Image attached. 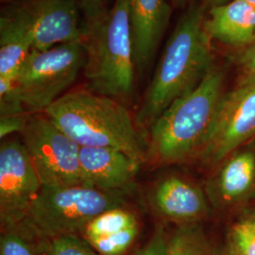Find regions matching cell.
Masks as SVG:
<instances>
[{
    "instance_id": "cell-29",
    "label": "cell",
    "mask_w": 255,
    "mask_h": 255,
    "mask_svg": "<svg viewBox=\"0 0 255 255\" xmlns=\"http://www.w3.org/2000/svg\"><path fill=\"white\" fill-rule=\"evenodd\" d=\"M237 255V254L235 253V251L233 250V248L229 245L227 249H225L223 252H221L219 255Z\"/></svg>"
},
{
    "instance_id": "cell-11",
    "label": "cell",
    "mask_w": 255,
    "mask_h": 255,
    "mask_svg": "<svg viewBox=\"0 0 255 255\" xmlns=\"http://www.w3.org/2000/svg\"><path fill=\"white\" fill-rule=\"evenodd\" d=\"M80 163L86 185L104 191L126 193L132 189L141 165L121 150L88 146L81 147Z\"/></svg>"
},
{
    "instance_id": "cell-7",
    "label": "cell",
    "mask_w": 255,
    "mask_h": 255,
    "mask_svg": "<svg viewBox=\"0 0 255 255\" xmlns=\"http://www.w3.org/2000/svg\"><path fill=\"white\" fill-rule=\"evenodd\" d=\"M22 136L42 186L86 185L80 163L81 146L45 114L29 115Z\"/></svg>"
},
{
    "instance_id": "cell-15",
    "label": "cell",
    "mask_w": 255,
    "mask_h": 255,
    "mask_svg": "<svg viewBox=\"0 0 255 255\" xmlns=\"http://www.w3.org/2000/svg\"><path fill=\"white\" fill-rule=\"evenodd\" d=\"M204 27L212 41L244 48L255 43V8L242 0H230L207 10Z\"/></svg>"
},
{
    "instance_id": "cell-1",
    "label": "cell",
    "mask_w": 255,
    "mask_h": 255,
    "mask_svg": "<svg viewBox=\"0 0 255 255\" xmlns=\"http://www.w3.org/2000/svg\"><path fill=\"white\" fill-rule=\"evenodd\" d=\"M206 12L195 0L174 27L137 113L142 131L148 130L174 101L193 90L215 64L212 40L204 27Z\"/></svg>"
},
{
    "instance_id": "cell-26",
    "label": "cell",
    "mask_w": 255,
    "mask_h": 255,
    "mask_svg": "<svg viewBox=\"0 0 255 255\" xmlns=\"http://www.w3.org/2000/svg\"><path fill=\"white\" fill-rule=\"evenodd\" d=\"M29 114L13 115L0 117V137L1 139L13 134L15 132H21L27 125Z\"/></svg>"
},
{
    "instance_id": "cell-23",
    "label": "cell",
    "mask_w": 255,
    "mask_h": 255,
    "mask_svg": "<svg viewBox=\"0 0 255 255\" xmlns=\"http://www.w3.org/2000/svg\"><path fill=\"white\" fill-rule=\"evenodd\" d=\"M234 61L240 71L239 81H255V43L239 49Z\"/></svg>"
},
{
    "instance_id": "cell-6",
    "label": "cell",
    "mask_w": 255,
    "mask_h": 255,
    "mask_svg": "<svg viewBox=\"0 0 255 255\" xmlns=\"http://www.w3.org/2000/svg\"><path fill=\"white\" fill-rule=\"evenodd\" d=\"M82 43L32 50L16 77V91L27 114H43L64 96L84 68Z\"/></svg>"
},
{
    "instance_id": "cell-12",
    "label": "cell",
    "mask_w": 255,
    "mask_h": 255,
    "mask_svg": "<svg viewBox=\"0 0 255 255\" xmlns=\"http://www.w3.org/2000/svg\"><path fill=\"white\" fill-rule=\"evenodd\" d=\"M169 0H129V18L137 73L152 63L171 18Z\"/></svg>"
},
{
    "instance_id": "cell-30",
    "label": "cell",
    "mask_w": 255,
    "mask_h": 255,
    "mask_svg": "<svg viewBox=\"0 0 255 255\" xmlns=\"http://www.w3.org/2000/svg\"><path fill=\"white\" fill-rule=\"evenodd\" d=\"M242 1H245L248 4H250L251 6H253L254 8H255V0H242Z\"/></svg>"
},
{
    "instance_id": "cell-16",
    "label": "cell",
    "mask_w": 255,
    "mask_h": 255,
    "mask_svg": "<svg viewBox=\"0 0 255 255\" xmlns=\"http://www.w3.org/2000/svg\"><path fill=\"white\" fill-rule=\"evenodd\" d=\"M33 50L26 27L6 10L0 16V80H15Z\"/></svg>"
},
{
    "instance_id": "cell-4",
    "label": "cell",
    "mask_w": 255,
    "mask_h": 255,
    "mask_svg": "<svg viewBox=\"0 0 255 255\" xmlns=\"http://www.w3.org/2000/svg\"><path fill=\"white\" fill-rule=\"evenodd\" d=\"M87 89L125 105L134 93L136 65L129 0H114L101 16L82 25Z\"/></svg>"
},
{
    "instance_id": "cell-18",
    "label": "cell",
    "mask_w": 255,
    "mask_h": 255,
    "mask_svg": "<svg viewBox=\"0 0 255 255\" xmlns=\"http://www.w3.org/2000/svg\"><path fill=\"white\" fill-rule=\"evenodd\" d=\"M166 255H214L199 223L180 225L169 238Z\"/></svg>"
},
{
    "instance_id": "cell-17",
    "label": "cell",
    "mask_w": 255,
    "mask_h": 255,
    "mask_svg": "<svg viewBox=\"0 0 255 255\" xmlns=\"http://www.w3.org/2000/svg\"><path fill=\"white\" fill-rule=\"evenodd\" d=\"M137 226H139V222L136 215L122 206L107 210L96 217L84 227L80 236L85 241H88L96 237L112 236Z\"/></svg>"
},
{
    "instance_id": "cell-3",
    "label": "cell",
    "mask_w": 255,
    "mask_h": 255,
    "mask_svg": "<svg viewBox=\"0 0 255 255\" xmlns=\"http://www.w3.org/2000/svg\"><path fill=\"white\" fill-rule=\"evenodd\" d=\"M57 127L79 146L121 150L139 163L146 144L127 107L89 89L67 92L45 111Z\"/></svg>"
},
{
    "instance_id": "cell-5",
    "label": "cell",
    "mask_w": 255,
    "mask_h": 255,
    "mask_svg": "<svg viewBox=\"0 0 255 255\" xmlns=\"http://www.w3.org/2000/svg\"><path fill=\"white\" fill-rule=\"evenodd\" d=\"M126 194L87 185L42 186L25 222L40 238L80 236L103 212L125 206Z\"/></svg>"
},
{
    "instance_id": "cell-27",
    "label": "cell",
    "mask_w": 255,
    "mask_h": 255,
    "mask_svg": "<svg viewBox=\"0 0 255 255\" xmlns=\"http://www.w3.org/2000/svg\"><path fill=\"white\" fill-rule=\"evenodd\" d=\"M230 0H201V3L204 6L206 10L218 7L219 5H222Z\"/></svg>"
},
{
    "instance_id": "cell-20",
    "label": "cell",
    "mask_w": 255,
    "mask_h": 255,
    "mask_svg": "<svg viewBox=\"0 0 255 255\" xmlns=\"http://www.w3.org/2000/svg\"><path fill=\"white\" fill-rule=\"evenodd\" d=\"M39 239L43 255H101L81 236Z\"/></svg>"
},
{
    "instance_id": "cell-9",
    "label": "cell",
    "mask_w": 255,
    "mask_h": 255,
    "mask_svg": "<svg viewBox=\"0 0 255 255\" xmlns=\"http://www.w3.org/2000/svg\"><path fill=\"white\" fill-rule=\"evenodd\" d=\"M42 188L23 142L6 140L0 146V222L3 231L27 220Z\"/></svg>"
},
{
    "instance_id": "cell-19",
    "label": "cell",
    "mask_w": 255,
    "mask_h": 255,
    "mask_svg": "<svg viewBox=\"0 0 255 255\" xmlns=\"http://www.w3.org/2000/svg\"><path fill=\"white\" fill-rule=\"evenodd\" d=\"M34 232L26 222L4 231L0 237V255H43L34 242Z\"/></svg>"
},
{
    "instance_id": "cell-10",
    "label": "cell",
    "mask_w": 255,
    "mask_h": 255,
    "mask_svg": "<svg viewBox=\"0 0 255 255\" xmlns=\"http://www.w3.org/2000/svg\"><path fill=\"white\" fill-rule=\"evenodd\" d=\"M4 10L26 27L33 50L82 43L83 24L74 0H19Z\"/></svg>"
},
{
    "instance_id": "cell-2",
    "label": "cell",
    "mask_w": 255,
    "mask_h": 255,
    "mask_svg": "<svg viewBox=\"0 0 255 255\" xmlns=\"http://www.w3.org/2000/svg\"><path fill=\"white\" fill-rule=\"evenodd\" d=\"M224 83L223 68L214 64L193 90L174 101L148 129L146 161L162 165L200 157L225 95Z\"/></svg>"
},
{
    "instance_id": "cell-13",
    "label": "cell",
    "mask_w": 255,
    "mask_h": 255,
    "mask_svg": "<svg viewBox=\"0 0 255 255\" xmlns=\"http://www.w3.org/2000/svg\"><path fill=\"white\" fill-rule=\"evenodd\" d=\"M150 204L161 218L180 225L199 223L209 214L205 194L196 184L177 176H169L155 185Z\"/></svg>"
},
{
    "instance_id": "cell-24",
    "label": "cell",
    "mask_w": 255,
    "mask_h": 255,
    "mask_svg": "<svg viewBox=\"0 0 255 255\" xmlns=\"http://www.w3.org/2000/svg\"><path fill=\"white\" fill-rule=\"evenodd\" d=\"M169 238L165 236L164 229L159 227L153 236L141 249L132 255H166Z\"/></svg>"
},
{
    "instance_id": "cell-21",
    "label": "cell",
    "mask_w": 255,
    "mask_h": 255,
    "mask_svg": "<svg viewBox=\"0 0 255 255\" xmlns=\"http://www.w3.org/2000/svg\"><path fill=\"white\" fill-rule=\"evenodd\" d=\"M139 229L137 226L112 236L96 237L86 242L101 255H124L135 242Z\"/></svg>"
},
{
    "instance_id": "cell-28",
    "label": "cell",
    "mask_w": 255,
    "mask_h": 255,
    "mask_svg": "<svg viewBox=\"0 0 255 255\" xmlns=\"http://www.w3.org/2000/svg\"><path fill=\"white\" fill-rule=\"evenodd\" d=\"M195 0H169L171 5L177 8H181L184 6H189L191 3H193Z\"/></svg>"
},
{
    "instance_id": "cell-14",
    "label": "cell",
    "mask_w": 255,
    "mask_h": 255,
    "mask_svg": "<svg viewBox=\"0 0 255 255\" xmlns=\"http://www.w3.org/2000/svg\"><path fill=\"white\" fill-rule=\"evenodd\" d=\"M215 206L231 207L252 199L255 194V150H237L228 156L207 184Z\"/></svg>"
},
{
    "instance_id": "cell-25",
    "label": "cell",
    "mask_w": 255,
    "mask_h": 255,
    "mask_svg": "<svg viewBox=\"0 0 255 255\" xmlns=\"http://www.w3.org/2000/svg\"><path fill=\"white\" fill-rule=\"evenodd\" d=\"M84 16V22L101 16L113 5L112 0H74Z\"/></svg>"
},
{
    "instance_id": "cell-22",
    "label": "cell",
    "mask_w": 255,
    "mask_h": 255,
    "mask_svg": "<svg viewBox=\"0 0 255 255\" xmlns=\"http://www.w3.org/2000/svg\"><path fill=\"white\" fill-rule=\"evenodd\" d=\"M230 246L237 255H255V216L240 219L233 225Z\"/></svg>"
},
{
    "instance_id": "cell-8",
    "label": "cell",
    "mask_w": 255,
    "mask_h": 255,
    "mask_svg": "<svg viewBox=\"0 0 255 255\" xmlns=\"http://www.w3.org/2000/svg\"><path fill=\"white\" fill-rule=\"evenodd\" d=\"M255 136V81H239L225 93L209 140L200 158L217 164Z\"/></svg>"
}]
</instances>
